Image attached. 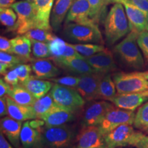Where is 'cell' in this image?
Segmentation results:
<instances>
[{"instance_id":"f546056e","label":"cell","mask_w":148,"mask_h":148,"mask_svg":"<svg viewBox=\"0 0 148 148\" xmlns=\"http://www.w3.org/2000/svg\"><path fill=\"white\" fill-rule=\"evenodd\" d=\"M26 62L23 58L16 55L1 51L0 52V73L4 75L9 69L18 64Z\"/></svg>"},{"instance_id":"cb8c5ba5","label":"cell","mask_w":148,"mask_h":148,"mask_svg":"<svg viewBox=\"0 0 148 148\" xmlns=\"http://www.w3.org/2000/svg\"><path fill=\"white\" fill-rule=\"evenodd\" d=\"M29 90L36 99H40L50 92L53 87V82L50 80H45L36 75H31L28 79L21 84Z\"/></svg>"},{"instance_id":"ab89813d","label":"cell","mask_w":148,"mask_h":148,"mask_svg":"<svg viewBox=\"0 0 148 148\" xmlns=\"http://www.w3.org/2000/svg\"><path fill=\"white\" fill-rule=\"evenodd\" d=\"M137 43L143 53L144 59L148 64V31L144 30L140 32L137 38Z\"/></svg>"},{"instance_id":"30bf717a","label":"cell","mask_w":148,"mask_h":148,"mask_svg":"<svg viewBox=\"0 0 148 148\" xmlns=\"http://www.w3.org/2000/svg\"><path fill=\"white\" fill-rule=\"evenodd\" d=\"M106 74L92 73L79 75V82L76 90L84 100L92 101L98 99L99 84Z\"/></svg>"},{"instance_id":"603a6c76","label":"cell","mask_w":148,"mask_h":148,"mask_svg":"<svg viewBox=\"0 0 148 148\" xmlns=\"http://www.w3.org/2000/svg\"><path fill=\"white\" fill-rule=\"evenodd\" d=\"M75 0H56L53 5L51 14L50 23L53 30L58 31L60 28L66 15L73 4Z\"/></svg>"},{"instance_id":"836d02e7","label":"cell","mask_w":148,"mask_h":148,"mask_svg":"<svg viewBox=\"0 0 148 148\" xmlns=\"http://www.w3.org/2000/svg\"><path fill=\"white\" fill-rule=\"evenodd\" d=\"M72 47L84 57H89L104 50L106 48L103 45L94 43L71 44Z\"/></svg>"},{"instance_id":"5bb4252c","label":"cell","mask_w":148,"mask_h":148,"mask_svg":"<svg viewBox=\"0 0 148 148\" xmlns=\"http://www.w3.org/2000/svg\"><path fill=\"white\" fill-rule=\"evenodd\" d=\"M84 58L97 73L108 74L116 69L112 53L107 49Z\"/></svg>"},{"instance_id":"1f68e13d","label":"cell","mask_w":148,"mask_h":148,"mask_svg":"<svg viewBox=\"0 0 148 148\" xmlns=\"http://www.w3.org/2000/svg\"><path fill=\"white\" fill-rule=\"evenodd\" d=\"M90 5V17L95 23H99V20L102 17L106 6L112 3V0H88Z\"/></svg>"},{"instance_id":"ac0fdd59","label":"cell","mask_w":148,"mask_h":148,"mask_svg":"<svg viewBox=\"0 0 148 148\" xmlns=\"http://www.w3.org/2000/svg\"><path fill=\"white\" fill-rule=\"evenodd\" d=\"M90 11L91 8L88 0H75L66 15L65 24L71 22L81 23L93 21L90 17Z\"/></svg>"},{"instance_id":"d590c367","label":"cell","mask_w":148,"mask_h":148,"mask_svg":"<svg viewBox=\"0 0 148 148\" xmlns=\"http://www.w3.org/2000/svg\"><path fill=\"white\" fill-rule=\"evenodd\" d=\"M32 41V51L33 56L36 59H45L51 57V51L49 49V43L44 42Z\"/></svg>"},{"instance_id":"f5cc1de1","label":"cell","mask_w":148,"mask_h":148,"mask_svg":"<svg viewBox=\"0 0 148 148\" xmlns=\"http://www.w3.org/2000/svg\"><path fill=\"white\" fill-rule=\"evenodd\" d=\"M146 30H147V31H148V23H147V27H146Z\"/></svg>"},{"instance_id":"d6a6232c","label":"cell","mask_w":148,"mask_h":148,"mask_svg":"<svg viewBox=\"0 0 148 148\" xmlns=\"http://www.w3.org/2000/svg\"><path fill=\"white\" fill-rule=\"evenodd\" d=\"M24 35L31 40L47 42V43L54 39L56 37L55 35L51 33V30L41 28L32 29Z\"/></svg>"},{"instance_id":"f1b7e54d","label":"cell","mask_w":148,"mask_h":148,"mask_svg":"<svg viewBox=\"0 0 148 148\" xmlns=\"http://www.w3.org/2000/svg\"><path fill=\"white\" fill-rule=\"evenodd\" d=\"M116 88L113 79L110 74H106L101 79L99 88L98 99L112 101L116 97Z\"/></svg>"},{"instance_id":"4dcf8cb0","label":"cell","mask_w":148,"mask_h":148,"mask_svg":"<svg viewBox=\"0 0 148 148\" xmlns=\"http://www.w3.org/2000/svg\"><path fill=\"white\" fill-rule=\"evenodd\" d=\"M133 125L140 130H148V101L143 103L136 111Z\"/></svg>"},{"instance_id":"6da1fadb","label":"cell","mask_w":148,"mask_h":148,"mask_svg":"<svg viewBox=\"0 0 148 148\" xmlns=\"http://www.w3.org/2000/svg\"><path fill=\"white\" fill-rule=\"evenodd\" d=\"M103 26L105 38L109 46L114 45L128 34L130 32V27L122 3H115L111 7L105 18Z\"/></svg>"},{"instance_id":"7402d4cb","label":"cell","mask_w":148,"mask_h":148,"mask_svg":"<svg viewBox=\"0 0 148 148\" xmlns=\"http://www.w3.org/2000/svg\"><path fill=\"white\" fill-rule=\"evenodd\" d=\"M6 102L8 106V116L12 119L20 121L36 119L32 106L19 104L8 95L6 96Z\"/></svg>"},{"instance_id":"4316f807","label":"cell","mask_w":148,"mask_h":148,"mask_svg":"<svg viewBox=\"0 0 148 148\" xmlns=\"http://www.w3.org/2000/svg\"><path fill=\"white\" fill-rule=\"evenodd\" d=\"M8 97L12 98L14 101L19 104L24 106H32L36 98L21 84L12 86L11 90L8 95Z\"/></svg>"},{"instance_id":"8fae6325","label":"cell","mask_w":148,"mask_h":148,"mask_svg":"<svg viewBox=\"0 0 148 148\" xmlns=\"http://www.w3.org/2000/svg\"><path fill=\"white\" fill-rule=\"evenodd\" d=\"M76 141L77 148H105L103 135L98 125L82 127Z\"/></svg>"},{"instance_id":"9a60e30c","label":"cell","mask_w":148,"mask_h":148,"mask_svg":"<svg viewBox=\"0 0 148 148\" xmlns=\"http://www.w3.org/2000/svg\"><path fill=\"white\" fill-rule=\"evenodd\" d=\"M57 66L71 72L72 73L81 75L84 74L97 73L86 62L84 58L73 57L69 58H52L51 59Z\"/></svg>"},{"instance_id":"7dc6e473","label":"cell","mask_w":148,"mask_h":148,"mask_svg":"<svg viewBox=\"0 0 148 148\" xmlns=\"http://www.w3.org/2000/svg\"><path fill=\"white\" fill-rule=\"evenodd\" d=\"M0 148H14L13 145L6 140L2 132L0 134Z\"/></svg>"},{"instance_id":"b9f144b4","label":"cell","mask_w":148,"mask_h":148,"mask_svg":"<svg viewBox=\"0 0 148 148\" xmlns=\"http://www.w3.org/2000/svg\"><path fill=\"white\" fill-rule=\"evenodd\" d=\"M3 79L12 86H16V85L18 84V82H19L17 73H16V70L14 69V67L9 69L3 75Z\"/></svg>"},{"instance_id":"ffe728a7","label":"cell","mask_w":148,"mask_h":148,"mask_svg":"<svg viewBox=\"0 0 148 148\" xmlns=\"http://www.w3.org/2000/svg\"><path fill=\"white\" fill-rule=\"evenodd\" d=\"M54 0H36V28L52 30L50 23L51 12Z\"/></svg>"},{"instance_id":"d4e9b609","label":"cell","mask_w":148,"mask_h":148,"mask_svg":"<svg viewBox=\"0 0 148 148\" xmlns=\"http://www.w3.org/2000/svg\"><path fill=\"white\" fill-rule=\"evenodd\" d=\"M41 132L42 129L31 126L29 121H24L20 135L22 148H34L41 143Z\"/></svg>"},{"instance_id":"9c48e42d","label":"cell","mask_w":148,"mask_h":148,"mask_svg":"<svg viewBox=\"0 0 148 148\" xmlns=\"http://www.w3.org/2000/svg\"><path fill=\"white\" fill-rule=\"evenodd\" d=\"M137 130L132 125L123 124L112 130L103 136L105 148H118L130 145Z\"/></svg>"},{"instance_id":"2e32d148","label":"cell","mask_w":148,"mask_h":148,"mask_svg":"<svg viewBox=\"0 0 148 148\" xmlns=\"http://www.w3.org/2000/svg\"><path fill=\"white\" fill-rule=\"evenodd\" d=\"M23 121H17L10 116H4L0 121L1 132L15 148H22L20 135Z\"/></svg>"},{"instance_id":"44dd1931","label":"cell","mask_w":148,"mask_h":148,"mask_svg":"<svg viewBox=\"0 0 148 148\" xmlns=\"http://www.w3.org/2000/svg\"><path fill=\"white\" fill-rule=\"evenodd\" d=\"M31 66L33 73L36 77L41 79H50L60 74V70L48 59H32Z\"/></svg>"},{"instance_id":"11a10c76","label":"cell","mask_w":148,"mask_h":148,"mask_svg":"<svg viewBox=\"0 0 148 148\" xmlns=\"http://www.w3.org/2000/svg\"><path fill=\"white\" fill-rule=\"evenodd\" d=\"M147 134H148V130H147Z\"/></svg>"},{"instance_id":"816d5d0a","label":"cell","mask_w":148,"mask_h":148,"mask_svg":"<svg viewBox=\"0 0 148 148\" xmlns=\"http://www.w3.org/2000/svg\"><path fill=\"white\" fill-rule=\"evenodd\" d=\"M25 1H30V2H35V1H36V0H25Z\"/></svg>"},{"instance_id":"52a82bcc","label":"cell","mask_w":148,"mask_h":148,"mask_svg":"<svg viewBox=\"0 0 148 148\" xmlns=\"http://www.w3.org/2000/svg\"><path fill=\"white\" fill-rule=\"evenodd\" d=\"M50 92L56 103L73 112L82 108L85 104L84 98L74 88L54 84Z\"/></svg>"},{"instance_id":"7c38bea8","label":"cell","mask_w":148,"mask_h":148,"mask_svg":"<svg viewBox=\"0 0 148 148\" xmlns=\"http://www.w3.org/2000/svg\"><path fill=\"white\" fill-rule=\"evenodd\" d=\"M112 3H121L123 5L128 18L130 31L140 33L145 30L148 23V18L145 12L127 0H112Z\"/></svg>"},{"instance_id":"60d3db41","label":"cell","mask_w":148,"mask_h":148,"mask_svg":"<svg viewBox=\"0 0 148 148\" xmlns=\"http://www.w3.org/2000/svg\"><path fill=\"white\" fill-rule=\"evenodd\" d=\"M131 146L136 148H148V135L138 131L132 140Z\"/></svg>"},{"instance_id":"f907efd6","label":"cell","mask_w":148,"mask_h":148,"mask_svg":"<svg viewBox=\"0 0 148 148\" xmlns=\"http://www.w3.org/2000/svg\"><path fill=\"white\" fill-rule=\"evenodd\" d=\"M42 144L41 143H39L38 145H37L36 146H35V147L34 148H42Z\"/></svg>"},{"instance_id":"ee69618b","label":"cell","mask_w":148,"mask_h":148,"mask_svg":"<svg viewBox=\"0 0 148 148\" xmlns=\"http://www.w3.org/2000/svg\"><path fill=\"white\" fill-rule=\"evenodd\" d=\"M127 1L145 12L148 18V0H127Z\"/></svg>"},{"instance_id":"bcb514c9","label":"cell","mask_w":148,"mask_h":148,"mask_svg":"<svg viewBox=\"0 0 148 148\" xmlns=\"http://www.w3.org/2000/svg\"><path fill=\"white\" fill-rule=\"evenodd\" d=\"M7 115H8V113L6 102V95H5L4 97L0 98V116L2 118Z\"/></svg>"},{"instance_id":"db71d44e","label":"cell","mask_w":148,"mask_h":148,"mask_svg":"<svg viewBox=\"0 0 148 148\" xmlns=\"http://www.w3.org/2000/svg\"><path fill=\"white\" fill-rule=\"evenodd\" d=\"M118 148H123V147H118Z\"/></svg>"},{"instance_id":"83f0119b","label":"cell","mask_w":148,"mask_h":148,"mask_svg":"<svg viewBox=\"0 0 148 148\" xmlns=\"http://www.w3.org/2000/svg\"><path fill=\"white\" fill-rule=\"evenodd\" d=\"M56 104L50 92L40 99H37L32 106L36 119H43Z\"/></svg>"},{"instance_id":"7a4b0ae2","label":"cell","mask_w":148,"mask_h":148,"mask_svg":"<svg viewBox=\"0 0 148 148\" xmlns=\"http://www.w3.org/2000/svg\"><path fill=\"white\" fill-rule=\"evenodd\" d=\"M139 33L130 31L128 34L114 47V53L124 65L130 69H143L145 61L137 43Z\"/></svg>"},{"instance_id":"e575fe53","label":"cell","mask_w":148,"mask_h":148,"mask_svg":"<svg viewBox=\"0 0 148 148\" xmlns=\"http://www.w3.org/2000/svg\"><path fill=\"white\" fill-rule=\"evenodd\" d=\"M0 21L3 26L9 30H13L17 21V15L13 9L10 8H0Z\"/></svg>"},{"instance_id":"f6af8a7d","label":"cell","mask_w":148,"mask_h":148,"mask_svg":"<svg viewBox=\"0 0 148 148\" xmlns=\"http://www.w3.org/2000/svg\"><path fill=\"white\" fill-rule=\"evenodd\" d=\"M12 88V86L7 83L3 78L0 79V97H2L8 95Z\"/></svg>"},{"instance_id":"484cf974","label":"cell","mask_w":148,"mask_h":148,"mask_svg":"<svg viewBox=\"0 0 148 148\" xmlns=\"http://www.w3.org/2000/svg\"><path fill=\"white\" fill-rule=\"evenodd\" d=\"M12 53L21 57L25 62L32 60L30 53L32 51V41L25 35H18L10 39Z\"/></svg>"},{"instance_id":"e0dca14e","label":"cell","mask_w":148,"mask_h":148,"mask_svg":"<svg viewBox=\"0 0 148 148\" xmlns=\"http://www.w3.org/2000/svg\"><path fill=\"white\" fill-rule=\"evenodd\" d=\"M148 100V95L145 92L117 94L112 102L118 108L134 111Z\"/></svg>"},{"instance_id":"ba28073f","label":"cell","mask_w":148,"mask_h":148,"mask_svg":"<svg viewBox=\"0 0 148 148\" xmlns=\"http://www.w3.org/2000/svg\"><path fill=\"white\" fill-rule=\"evenodd\" d=\"M134 116V111L118 108L114 105L108 110L102 122L98 126L101 134L104 136L119 125H133Z\"/></svg>"},{"instance_id":"4fadbf2b","label":"cell","mask_w":148,"mask_h":148,"mask_svg":"<svg viewBox=\"0 0 148 148\" xmlns=\"http://www.w3.org/2000/svg\"><path fill=\"white\" fill-rule=\"evenodd\" d=\"M112 106L113 105L105 100L91 103L84 112L81 122L82 127L99 125Z\"/></svg>"},{"instance_id":"681fc988","label":"cell","mask_w":148,"mask_h":148,"mask_svg":"<svg viewBox=\"0 0 148 148\" xmlns=\"http://www.w3.org/2000/svg\"><path fill=\"white\" fill-rule=\"evenodd\" d=\"M140 75H142L144 78L147 79L148 80V71H143V72H138Z\"/></svg>"},{"instance_id":"7bdbcfd3","label":"cell","mask_w":148,"mask_h":148,"mask_svg":"<svg viewBox=\"0 0 148 148\" xmlns=\"http://www.w3.org/2000/svg\"><path fill=\"white\" fill-rule=\"evenodd\" d=\"M0 50L1 51H3V52L13 54L11 41L10 40H8L6 37L3 36H1L0 37Z\"/></svg>"},{"instance_id":"f35d334b","label":"cell","mask_w":148,"mask_h":148,"mask_svg":"<svg viewBox=\"0 0 148 148\" xmlns=\"http://www.w3.org/2000/svg\"><path fill=\"white\" fill-rule=\"evenodd\" d=\"M14 68L17 73L20 84H23L31 76V72L32 71L31 64L21 63L15 66Z\"/></svg>"},{"instance_id":"c3c4849f","label":"cell","mask_w":148,"mask_h":148,"mask_svg":"<svg viewBox=\"0 0 148 148\" xmlns=\"http://www.w3.org/2000/svg\"><path fill=\"white\" fill-rule=\"evenodd\" d=\"M14 3H15V0H0V7L10 8Z\"/></svg>"},{"instance_id":"277c9868","label":"cell","mask_w":148,"mask_h":148,"mask_svg":"<svg viewBox=\"0 0 148 148\" xmlns=\"http://www.w3.org/2000/svg\"><path fill=\"white\" fill-rule=\"evenodd\" d=\"M73 138V130L66 124L42 129L41 144L46 148H66Z\"/></svg>"},{"instance_id":"d6986e66","label":"cell","mask_w":148,"mask_h":148,"mask_svg":"<svg viewBox=\"0 0 148 148\" xmlns=\"http://www.w3.org/2000/svg\"><path fill=\"white\" fill-rule=\"evenodd\" d=\"M73 111L56 103L42 119L45 121V126L53 127L65 125L67 122L74 119Z\"/></svg>"},{"instance_id":"5b68a950","label":"cell","mask_w":148,"mask_h":148,"mask_svg":"<svg viewBox=\"0 0 148 148\" xmlns=\"http://www.w3.org/2000/svg\"><path fill=\"white\" fill-rule=\"evenodd\" d=\"M11 8L17 15V21L13 29L16 34H25L30 29L36 28V11L34 2L23 0L14 3Z\"/></svg>"},{"instance_id":"8992f818","label":"cell","mask_w":148,"mask_h":148,"mask_svg":"<svg viewBox=\"0 0 148 148\" xmlns=\"http://www.w3.org/2000/svg\"><path fill=\"white\" fill-rule=\"evenodd\" d=\"M118 94L143 92L148 90V80L138 72H119L112 75Z\"/></svg>"},{"instance_id":"8d00e7d4","label":"cell","mask_w":148,"mask_h":148,"mask_svg":"<svg viewBox=\"0 0 148 148\" xmlns=\"http://www.w3.org/2000/svg\"><path fill=\"white\" fill-rule=\"evenodd\" d=\"M67 42L58 37L56 36L54 39L49 42L51 57V58H60L65 51Z\"/></svg>"},{"instance_id":"74e56055","label":"cell","mask_w":148,"mask_h":148,"mask_svg":"<svg viewBox=\"0 0 148 148\" xmlns=\"http://www.w3.org/2000/svg\"><path fill=\"white\" fill-rule=\"evenodd\" d=\"M49 80L51 81L55 84L62 85V86H69V87L74 88L76 89L79 82V76L67 75V76L61 77H53V78L49 79Z\"/></svg>"},{"instance_id":"3957f363","label":"cell","mask_w":148,"mask_h":148,"mask_svg":"<svg viewBox=\"0 0 148 148\" xmlns=\"http://www.w3.org/2000/svg\"><path fill=\"white\" fill-rule=\"evenodd\" d=\"M98 23L93 21L65 24L63 34L66 40L75 43H94L103 45V40Z\"/></svg>"}]
</instances>
